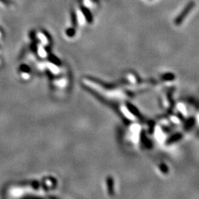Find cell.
<instances>
[{
  "label": "cell",
  "instance_id": "cell-1",
  "mask_svg": "<svg viewBox=\"0 0 199 199\" xmlns=\"http://www.w3.org/2000/svg\"><path fill=\"white\" fill-rule=\"evenodd\" d=\"M0 1H1L2 2L4 3V4H6V5H8L11 3V2H10L9 0H0Z\"/></svg>",
  "mask_w": 199,
  "mask_h": 199
}]
</instances>
